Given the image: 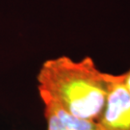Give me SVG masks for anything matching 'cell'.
I'll use <instances>...</instances> for the list:
<instances>
[{
  "label": "cell",
  "mask_w": 130,
  "mask_h": 130,
  "mask_svg": "<svg viewBox=\"0 0 130 130\" xmlns=\"http://www.w3.org/2000/svg\"><path fill=\"white\" fill-rule=\"evenodd\" d=\"M122 83L124 85L126 90L130 93V69L126 72L122 73Z\"/></svg>",
  "instance_id": "277c9868"
},
{
  "label": "cell",
  "mask_w": 130,
  "mask_h": 130,
  "mask_svg": "<svg viewBox=\"0 0 130 130\" xmlns=\"http://www.w3.org/2000/svg\"><path fill=\"white\" fill-rule=\"evenodd\" d=\"M115 74L103 72L93 58L48 59L37 75L41 99H48L75 117L98 121Z\"/></svg>",
  "instance_id": "6da1fadb"
},
{
  "label": "cell",
  "mask_w": 130,
  "mask_h": 130,
  "mask_svg": "<svg viewBox=\"0 0 130 130\" xmlns=\"http://www.w3.org/2000/svg\"><path fill=\"white\" fill-rule=\"evenodd\" d=\"M96 122L101 130H130V93L122 83V74H115Z\"/></svg>",
  "instance_id": "7a4b0ae2"
},
{
  "label": "cell",
  "mask_w": 130,
  "mask_h": 130,
  "mask_svg": "<svg viewBox=\"0 0 130 130\" xmlns=\"http://www.w3.org/2000/svg\"><path fill=\"white\" fill-rule=\"evenodd\" d=\"M47 130H101L95 121L75 117L48 99H42Z\"/></svg>",
  "instance_id": "3957f363"
}]
</instances>
